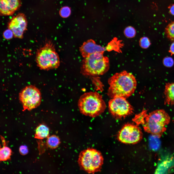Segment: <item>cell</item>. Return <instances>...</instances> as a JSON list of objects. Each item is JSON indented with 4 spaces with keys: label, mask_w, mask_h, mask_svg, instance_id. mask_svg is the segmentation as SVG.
I'll list each match as a JSON object with an SVG mask.
<instances>
[{
    "label": "cell",
    "mask_w": 174,
    "mask_h": 174,
    "mask_svg": "<svg viewBox=\"0 0 174 174\" xmlns=\"http://www.w3.org/2000/svg\"><path fill=\"white\" fill-rule=\"evenodd\" d=\"M108 82V94L112 98L117 96L128 98L134 93L137 85L135 77L125 71L115 74L109 79Z\"/></svg>",
    "instance_id": "1"
},
{
    "label": "cell",
    "mask_w": 174,
    "mask_h": 174,
    "mask_svg": "<svg viewBox=\"0 0 174 174\" xmlns=\"http://www.w3.org/2000/svg\"><path fill=\"white\" fill-rule=\"evenodd\" d=\"M170 121V117L167 113L164 110L159 109L146 114L139 124L143 125L145 131L160 137Z\"/></svg>",
    "instance_id": "2"
},
{
    "label": "cell",
    "mask_w": 174,
    "mask_h": 174,
    "mask_svg": "<svg viewBox=\"0 0 174 174\" xmlns=\"http://www.w3.org/2000/svg\"><path fill=\"white\" fill-rule=\"evenodd\" d=\"M78 106L82 114L93 117L101 114L106 108L102 95L96 92H90L82 95L79 100Z\"/></svg>",
    "instance_id": "3"
},
{
    "label": "cell",
    "mask_w": 174,
    "mask_h": 174,
    "mask_svg": "<svg viewBox=\"0 0 174 174\" xmlns=\"http://www.w3.org/2000/svg\"><path fill=\"white\" fill-rule=\"evenodd\" d=\"M103 53H96L84 58L81 68V73L94 76L103 75L107 72L109 68V60Z\"/></svg>",
    "instance_id": "4"
},
{
    "label": "cell",
    "mask_w": 174,
    "mask_h": 174,
    "mask_svg": "<svg viewBox=\"0 0 174 174\" xmlns=\"http://www.w3.org/2000/svg\"><path fill=\"white\" fill-rule=\"evenodd\" d=\"M36 60L37 66L41 70H48L59 66V56L50 40L46 39L43 46L37 50Z\"/></svg>",
    "instance_id": "5"
},
{
    "label": "cell",
    "mask_w": 174,
    "mask_h": 174,
    "mask_svg": "<svg viewBox=\"0 0 174 174\" xmlns=\"http://www.w3.org/2000/svg\"><path fill=\"white\" fill-rule=\"evenodd\" d=\"M103 159L101 153L93 149L89 148L81 152L78 160L82 169L88 173L98 172L101 168Z\"/></svg>",
    "instance_id": "6"
},
{
    "label": "cell",
    "mask_w": 174,
    "mask_h": 174,
    "mask_svg": "<svg viewBox=\"0 0 174 174\" xmlns=\"http://www.w3.org/2000/svg\"><path fill=\"white\" fill-rule=\"evenodd\" d=\"M19 99L24 110L30 111L36 108L40 104L41 96L39 89L35 86H26L21 91Z\"/></svg>",
    "instance_id": "7"
},
{
    "label": "cell",
    "mask_w": 174,
    "mask_h": 174,
    "mask_svg": "<svg viewBox=\"0 0 174 174\" xmlns=\"http://www.w3.org/2000/svg\"><path fill=\"white\" fill-rule=\"evenodd\" d=\"M126 98L120 96L114 97L109 102V108L112 115L116 118H125L131 114L133 109Z\"/></svg>",
    "instance_id": "8"
},
{
    "label": "cell",
    "mask_w": 174,
    "mask_h": 174,
    "mask_svg": "<svg viewBox=\"0 0 174 174\" xmlns=\"http://www.w3.org/2000/svg\"><path fill=\"white\" fill-rule=\"evenodd\" d=\"M142 134L141 130L137 125L132 124L124 125L118 135V140L122 143L134 144L141 139Z\"/></svg>",
    "instance_id": "9"
},
{
    "label": "cell",
    "mask_w": 174,
    "mask_h": 174,
    "mask_svg": "<svg viewBox=\"0 0 174 174\" xmlns=\"http://www.w3.org/2000/svg\"><path fill=\"white\" fill-rule=\"evenodd\" d=\"M27 26L25 15L23 13H20L12 18L8 24V27L12 31L15 37L22 39L27 29Z\"/></svg>",
    "instance_id": "10"
},
{
    "label": "cell",
    "mask_w": 174,
    "mask_h": 174,
    "mask_svg": "<svg viewBox=\"0 0 174 174\" xmlns=\"http://www.w3.org/2000/svg\"><path fill=\"white\" fill-rule=\"evenodd\" d=\"M106 50V48L97 44L95 41L92 39H89L84 42L79 49L83 58L96 53H104Z\"/></svg>",
    "instance_id": "11"
},
{
    "label": "cell",
    "mask_w": 174,
    "mask_h": 174,
    "mask_svg": "<svg viewBox=\"0 0 174 174\" xmlns=\"http://www.w3.org/2000/svg\"><path fill=\"white\" fill-rule=\"evenodd\" d=\"M21 4L20 0H0V15H12L20 7Z\"/></svg>",
    "instance_id": "12"
},
{
    "label": "cell",
    "mask_w": 174,
    "mask_h": 174,
    "mask_svg": "<svg viewBox=\"0 0 174 174\" xmlns=\"http://www.w3.org/2000/svg\"><path fill=\"white\" fill-rule=\"evenodd\" d=\"M164 93L165 104L174 105V82L166 83Z\"/></svg>",
    "instance_id": "13"
},
{
    "label": "cell",
    "mask_w": 174,
    "mask_h": 174,
    "mask_svg": "<svg viewBox=\"0 0 174 174\" xmlns=\"http://www.w3.org/2000/svg\"><path fill=\"white\" fill-rule=\"evenodd\" d=\"M49 130V128L43 124H41L36 128L35 138L39 139H43L48 137Z\"/></svg>",
    "instance_id": "14"
},
{
    "label": "cell",
    "mask_w": 174,
    "mask_h": 174,
    "mask_svg": "<svg viewBox=\"0 0 174 174\" xmlns=\"http://www.w3.org/2000/svg\"><path fill=\"white\" fill-rule=\"evenodd\" d=\"M3 146L0 149V161L7 160L10 158L12 151L6 145V143L3 137L1 136Z\"/></svg>",
    "instance_id": "15"
},
{
    "label": "cell",
    "mask_w": 174,
    "mask_h": 174,
    "mask_svg": "<svg viewBox=\"0 0 174 174\" xmlns=\"http://www.w3.org/2000/svg\"><path fill=\"white\" fill-rule=\"evenodd\" d=\"M60 143V140L57 136L53 135L48 137L46 140V144L49 148L54 149L57 148Z\"/></svg>",
    "instance_id": "16"
},
{
    "label": "cell",
    "mask_w": 174,
    "mask_h": 174,
    "mask_svg": "<svg viewBox=\"0 0 174 174\" xmlns=\"http://www.w3.org/2000/svg\"><path fill=\"white\" fill-rule=\"evenodd\" d=\"M165 33L167 37L174 42V21L167 26L165 29Z\"/></svg>",
    "instance_id": "17"
},
{
    "label": "cell",
    "mask_w": 174,
    "mask_h": 174,
    "mask_svg": "<svg viewBox=\"0 0 174 174\" xmlns=\"http://www.w3.org/2000/svg\"><path fill=\"white\" fill-rule=\"evenodd\" d=\"M158 136L152 135L150 139V145L151 148L154 150H157L160 147V142L159 138Z\"/></svg>",
    "instance_id": "18"
},
{
    "label": "cell",
    "mask_w": 174,
    "mask_h": 174,
    "mask_svg": "<svg viewBox=\"0 0 174 174\" xmlns=\"http://www.w3.org/2000/svg\"><path fill=\"white\" fill-rule=\"evenodd\" d=\"M124 34L126 37L129 38H132L135 36L136 31L133 27L129 26L126 27L124 29Z\"/></svg>",
    "instance_id": "19"
},
{
    "label": "cell",
    "mask_w": 174,
    "mask_h": 174,
    "mask_svg": "<svg viewBox=\"0 0 174 174\" xmlns=\"http://www.w3.org/2000/svg\"><path fill=\"white\" fill-rule=\"evenodd\" d=\"M71 10L68 7H64L62 8L59 11L60 15L62 17L65 18L68 17L70 14Z\"/></svg>",
    "instance_id": "20"
},
{
    "label": "cell",
    "mask_w": 174,
    "mask_h": 174,
    "mask_svg": "<svg viewBox=\"0 0 174 174\" xmlns=\"http://www.w3.org/2000/svg\"><path fill=\"white\" fill-rule=\"evenodd\" d=\"M139 44L142 48H148L150 44V42L149 39L146 37H142L140 40Z\"/></svg>",
    "instance_id": "21"
},
{
    "label": "cell",
    "mask_w": 174,
    "mask_h": 174,
    "mask_svg": "<svg viewBox=\"0 0 174 174\" xmlns=\"http://www.w3.org/2000/svg\"><path fill=\"white\" fill-rule=\"evenodd\" d=\"M3 36L5 39L8 40L11 39L14 35L12 31L8 29L4 31Z\"/></svg>",
    "instance_id": "22"
},
{
    "label": "cell",
    "mask_w": 174,
    "mask_h": 174,
    "mask_svg": "<svg viewBox=\"0 0 174 174\" xmlns=\"http://www.w3.org/2000/svg\"><path fill=\"white\" fill-rule=\"evenodd\" d=\"M163 63L165 66L170 67L173 64L174 61L170 57H167L163 60Z\"/></svg>",
    "instance_id": "23"
},
{
    "label": "cell",
    "mask_w": 174,
    "mask_h": 174,
    "mask_svg": "<svg viewBox=\"0 0 174 174\" xmlns=\"http://www.w3.org/2000/svg\"><path fill=\"white\" fill-rule=\"evenodd\" d=\"M19 152L22 155L27 154L28 152L27 147L26 145H21L19 147Z\"/></svg>",
    "instance_id": "24"
},
{
    "label": "cell",
    "mask_w": 174,
    "mask_h": 174,
    "mask_svg": "<svg viewBox=\"0 0 174 174\" xmlns=\"http://www.w3.org/2000/svg\"><path fill=\"white\" fill-rule=\"evenodd\" d=\"M170 52L172 54H174V42L171 44L170 48Z\"/></svg>",
    "instance_id": "25"
},
{
    "label": "cell",
    "mask_w": 174,
    "mask_h": 174,
    "mask_svg": "<svg viewBox=\"0 0 174 174\" xmlns=\"http://www.w3.org/2000/svg\"><path fill=\"white\" fill-rule=\"evenodd\" d=\"M169 11L171 14L174 15V4L171 6L170 8Z\"/></svg>",
    "instance_id": "26"
}]
</instances>
